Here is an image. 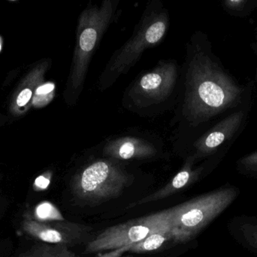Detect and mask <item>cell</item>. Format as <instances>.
<instances>
[{
  "mask_svg": "<svg viewBox=\"0 0 257 257\" xmlns=\"http://www.w3.org/2000/svg\"><path fill=\"white\" fill-rule=\"evenodd\" d=\"M132 177L109 161H97L83 169L72 181V190L81 204L94 206L119 197Z\"/></svg>",
  "mask_w": 257,
  "mask_h": 257,
  "instance_id": "obj_3",
  "label": "cell"
},
{
  "mask_svg": "<svg viewBox=\"0 0 257 257\" xmlns=\"http://www.w3.org/2000/svg\"><path fill=\"white\" fill-rule=\"evenodd\" d=\"M169 209L110 226L86 244L84 253H102L136 244L169 224Z\"/></svg>",
  "mask_w": 257,
  "mask_h": 257,
  "instance_id": "obj_5",
  "label": "cell"
},
{
  "mask_svg": "<svg viewBox=\"0 0 257 257\" xmlns=\"http://www.w3.org/2000/svg\"><path fill=\"white\" fill-rule=\"evenodd\" d=\"M32 97V91L29 89H24L18 95L17 104L19 107H24L30 101Z\"/></svg>",
  "mask_w": 257,
  "mask_h": 257,
  "instance_id": "obj_18",
  "label": "cell"
},
{
  "mask_svg": "<svg viewBox=\"0 0 257 257\" xmlns=\"http://www.w3.org/2000/svg\"><path fill=\"white\" fill-rule=\"evenodd\" d=\"M167 21L165 13L145 18L136 36L131 38L108 63L102 76V80H105L102 84H111L120 74L128 70L144 50L160 42L166 33Z\"/></svg>",
  "mask_w": 257,
  "mask_h": 257,
  "instance_id": "obj_6",
  "label": "cell"
},
{
  "mask_svg": "<svg viewBox=\"0 0 257 257\" xmlns=\"http://www.w3.org/2000/svg\"><path fill=\"white\" fill-rule=\"evenodd\" d=\"M50 184V180L44 176H39L35 181V186L39 190H46Z\"/></svg>",
  "mask_w": 257,
  "mask_h": 257,
  "instance_id": "obj_20",
  "label": "cell"
},
{
  "mask_svg": "<svg viewBox=\"0 0 257 257\" xmlns=\"http://www.w3.org/2000/svg\"><path fill=\"white\" fill-rule=\"evenodd\" d=\"M27 229L47 244H61L69 247L90 242L93 230L87 225L64 220L50 224L32 222L27 223Z\"/></svg>",
  "mask_w": 257,
  "mask_h": 257,
  "instance_id": "obj_7",
  "label": "cell"
},
{
  "mask_svg": "<svg viewBox=\"0 0 257 257\" xmlns=\"http://www.w3.org/2000/svg\"><path fill=\"white\" fill-rule=\"evenodd\" d=\"M2 49V45H1V42H0V51H1Z\"/></svg>",
  "mask_w": 257,
  "mask_h": 257,
  "instance_id": "obj_21",
  "label": "cell"
},
{
  "mask_svg": "<svg viewBox=\"0 0 257 257\" xmlns=\"http://www.w3.org/2000/svg\"><path fill=\"white\" fill-rule=\"evenodd\" d=\"M237 170L244 176L257 178V152H252L238 159Z\"/></svg>",
  "mask_w": 257,
  "mask_h": 257,
  "instance_id": "obj_15",
  "label": "cell"
},
{
  "mask_svg": "<svg viewBox=\"0 0 257 257\" xmlns=\"http://www.w3.org/2000/svg\"><path fill=\"white\" fill-rule=\"evenodd\" d=\"M132 245L126 246V247H123L121 248L117 249V250H111V251L107 252V253H102V254L99 255V256L96 257H122L125 253L130 251V249Z\"/></svg>",
  "mask_w": 257,
  "mask_h": 257,
  "instance_id": "obj_19",
  "label": "cell"
},
{
  "mask_svg": "<svg viewBox=\"0 0 257 257\" xmlns=\"http://www.w3.org/2000/svg\"><path fill=\"white\" fill-rule=\"evenodd\" d=\"M33 257H77V255L67 246L45 244L35 250Z\"/></svg>",
  "mask_w": 257,
  "mask_h": 257,
  "instance_id": "obj_14",
  "label": "cell"
},
{
  "mask_svg": "<svg viewBox=\"0 0 257 257\" xmlns=\"http://www.w3.org/2000/svg\"><path fill=\"white\" fill-rule=\"evenodd\" d=\"M248 2L247 1H226L225 7L229 12H244L245 6Z\"/></svg>",
  "mask_w": 257,
  "mask_h": 257,
  "instance_id": "obj_17",
  "label": "cell"
},
{
  "mask_svg": "<svg viewBox=\"0 0 257 257\" xmlns=\"http://www.w3.org/2000/svg\"><path fill=\"white\" fill-rule=\"evenodd\" d=\"M187 102L193 120L202 122L238 104L242 89L208 56L192 62Z\"/></svg>",
  "mask_w": 257,
  "mask_h": 257,
  "instance_id": "obj_1",
  "label": "cell"
},
{
  "mask_svg": "<svg viewBox=\"0 0 257 257\" xmlns=\"http://www.w3.org/2000/svg\"><path fill=\"white\" fill-rule=\"evenodd\" d=\"M194 156L190 157L186 161L185 164L182 167L181 170L172 178L170 182L168 183L165 187L160 190L156 191L155 193L145 196L143 199L137 201L136 202H133L128 206V208H134L140 205H145V204L155 202L157 201L162 200V199H166L170 197L172 195L187 188L189 186L196 183L198 180L200 178L201 175L203 172L202 167L199 168L193 169V164L194 163Z\"/></svg>",
  "mask_w": 257,
  "mask_h": 257,
  "instance_id": "obj_10",
  "label": "cell"
},
{
  "mask_svg": "<svg viewBox=\"0 0 257 257\" xmlns=\"http://www.w3.org/2000/svg\"><path fill=\"white\" fill-rule=\"evenodd\" d=\"M173 239L170 222L169 224L136 244H133L130 251L132 253H142L154 251L160 249L165 243Z\"/></svg>",
  "mask_w": 257,
  "mask_h": 257,
  "instance_id": "obj_12",
  "label": "cell"
},
{
  "mask_svg": "<svg viewBox=\"0 0 257 257\" xmlns=\"http://www.w3.org/2000/svg\"><path fill=\"white\" fill-rule=\"evenodd\" d=\"M239 194L238 187L227 184L169 208L172 240L176 243H187L196 239L236 200Z\"/></svg>",
  "mask_w": 257,
  "mask_h": 257,
  "instance_id": "obj_2",
  "label": "cell"
},
{
  "mask_svg": "<svg viewBox=\"0 0 257 257\" xmlns=\"http://www.w3.org/2000/svg\"><path fill=\"white\" fill-rule=\"evenodd\" d=\"M108 153L118 159L128 160L148 156L153 153V151L146 146H141L139 143L126 140L113 146L108 151Z\"/></svg>",
  "mask_w": 257,
  "mask_h": 257,
  "instance_id": "obj_13",
  "label": "cell"
},
{
  "mask_svg": "<svg viewBox=\"0 0 257 257\" xmlns=\"http://www.w3.org/2000/svg\"><path fill=\"white\" fill-rule=\"evenodd\" d=\"M244 118L243 112H237L219 122L209 132L196 143L195 158H203L212 155L222 144L232 138L236 133Z\"/></svg>",
  "mask_w": 257,
  "mask_h": 257,
  "instance_id": "obj_9",
  "label": "cell"
},
{
  "mask_svg": "<svg viewBox=\"0 0 257 257\" xmlns=\"http://www.w3.org/2000/svg\"><path fill=\"white\" fill-rule=\"evenodd\" d=\"M36 216L39 220L47 221H63L65 220L60 211L50 202H43L38 205L36 209Z\"/></svg>",
  "mask_w": 257,
  "mask_h": 257,
  "instance_id": "obj_16",
  "label": "cell"
},
{
  "mask_svg": "<svg viewBox=\"0 0 257 257\" xmlns=\"http://www.w3.org/2000/svg\"><path fill=\"white\" fill-rule=\"evenodd\" d=\"M175 76V67L172 65L157 68L141 78L135 89L136 95L147 101L164 100L172 92Z\"/></svg>",
  "mask_w": 257,
  "mask_h": 257,
  "instance_id": "obj_8",
  "label": "cell"
},
{
  "mask_svg": "<svg viewBox=\"0 0 257 257\" xmlns=\"http://www.w3.org/2000/svg\"><path fill=\"white\" fill-rule=\"evenodd\" d=\"M112 14V3L105 1L99 7L86 9L80 16L72 75L74 89L82 88L89 62Z\"/></svg>",
  "mask_w": 257,
  "mask_h": 257,
  "instance_id": "obj_4",
  "label": "cell"
},
{
  "mask_svg": "<svg viewBox=\"0 0 257 257\" xmlns=\"http://www.w3.org/2000/svg\"><path fill=\"white\" fill-rule=\"evenodd\" d=\"M227 229L239 245L257 256V216H235L229 220Z\"/></svg>",
  "mask_w": 257,
  "mask_h": 257,
  "instance_id": "obj_11",
  "label": "cell"
}]
</instances>
